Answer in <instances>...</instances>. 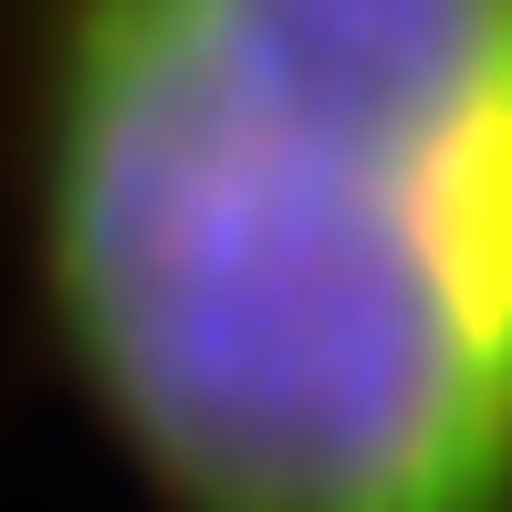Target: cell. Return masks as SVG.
Masks as SVG:
<instances>
[{"label": "cell", "mask_w": 512, "mask_h": 512, "mask_svg": "<svg viewBox=\"0 0 512 512\" xmlns=\"http://www.w3.org/2000/svg\"><path fill=\"white\" fill-rule=\"evenodd\" d=\"M0 324L95 512H512V0H0Z\"/></svg>", "instance_id": "obj_1"}]
</instances>
